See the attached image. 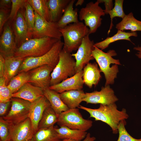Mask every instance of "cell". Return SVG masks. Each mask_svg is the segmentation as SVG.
Here are the masks:
<instances>
[{
	"mask_svg": "<svg viewBox=\"0 0 141 141\" xmlns=\"http://www.w3.org/2000/svg\"><path fill=\"white\" fill-rule=\"evenodd\" d=\"M86 111L96 121H100L107 124L111 128L114 134L118 132V127L120 122L129 117L125 109L121 111L118 109L115 103L108 105L100 104L97 109H92L80 105L78 108Z\"/></svg>",
	"mask_w": 141,
	"mask_h": 141,
	"instance_id": "cell-1",
	"label": "cell"
},
{
	"mask_svg": "<svg viewBox=\"0 0 141 141\" xmlns=\"http://www.w3.org/2000/svg\"><path fill=\"white\" fill-rule=\"evenodd\" d=\"M117 55L114 50H110L105 52L95 46L92 51V56L99 66L101 72L104 75L106 80L105 86L113 84L117 77L119 72L118 65L121 64L119 60L113 57Z\"/></svg>",
	"mask_w": 141,
	"mask_h": 141,
	"instance_id": "cell-2",
	"label": "cell"
},
{
	"mask_svg": "<svg viewBox=\"0 0 141 141\" xmlns=\"http://www.w3.org/2000/svg\"><path fill=\"white\" fill-rule=\"evenodd\" d=\"M59 40L48 37L30 39L17 48L14 56L24 58L42 56L49 51Z\"/></svg>",
	"mask_w": 141,
	"mask_h": 141,
	"instance_id": "cell-3",
	"label": "cell"
},
{
	"mask_svg": "<svg viewBox=\"0 0 141 141\" xmlns=\"http://www.w3.org/2000/svg\"><path fill=\"white\" fill-rule=\"evenodd\" d=\"M59 29L64 39L63 49L70 53L78 49L84 38L89 34V28L83 22L79 21Z\"/></svg>",
	"mask_w": 141,
	"mask_h": 141,
	"instance_id": "cell-4",
	"label": "cell"
},
{
	"mask_svg": "<svg viewBox=\"0 0 141 141\" xmlns=\"http://www.w3.org/2000/svg\"><path fill=\"white\" fill-rule=\"evenodd\" d=\"M64 43L58 40L46 54L39 57L25 58L19 68L18 73L28 72L36 68L48 65L54 68L59 60V54L63 48Z\"/></svg>",
	"mask_w": 141,
	"mask_h": 141,
	"instance_id": "cell-5",
	"label": "cell"
},
{
	"mask_svg": "<svg viewBox=\"0 0 141 141\" xmlns=\"http://www.w3.org/2000/svg\"><path fill=\"white\" fill-rule=\"evenodd\" d=\"M75 67V60L72 54L62 49L59 54L58 62L51 74L50 86L73 76L77 73Z\"/></svg>",
	"mask_w": 141,
	"mask_h": 141,
	"instance_id": "cell-6",
	"label": "cell"
},
{
	"mask_svg": "<svg viewBox=\"0 0 141 141\" xmlns=\"http://www.w3.org/2000/svg\"><path fill=\"white\" fill-rule=\"evenodd\" d=\"M98 0L95 3L91 2L82 8L79 12V18L84 20L85 25L89 28V34L95 33L102 24V16L105 14L104 10L99 6Z\"/></svg>",
	"mask_w": 141,
	"mask_h": 141,
	"instance_id": "cell-7",
	"label": "cell"
},
{
	"mask_svg": "<svg viewBox=\"0 0 141 141\" xmlns=\"http://www.w3.org/2000/svg\"><path fill=\"white\" fill-rule=\"evenodd\" d=\"M57 124L60 127L86 131L92 126L93 121L84 118L78 108L69 109L58 116Z\"/></svg>",
	"mask_w": 141,
	"mask_h": 141,
	"instance_id": "cell-8",
	"label": "cell"
},
{
	"mask_svg": "<svg viewBox=\"0 0 141 141\" xmlns=\"http://www.w3.org/2000/svg\"><path fill=\"white\" fill-rule=\"evenodd\" d=\"M35 23L32 38L48 37L61 40L62 35L57 22L48 21L34 12Z\"/></svg>",
	"mask_w": 141,
	"mask_h": 141,
	"instance_id": "cell-9",
	"label": "cell"
},
{
	"mask_svg": "<svg viewBox=\"0 0 141 141\" xmlns=\"http://www.w3.org/2000/svg\"><path fill=\"white\" fill-rule=\"evenodd\" d=\"M11 107L8 113L2 117L10 123L16 124L28 118L31 102L23 99L12 97Z\"/></svg>",
	"mask_w": 141,
	"mask_h": 141,
	"instance_id": "cell-10",
	"label": "cell"
},
{
	"mask_svg": "<svg viewBox=\"0 0 141 141\" xmlns=\"http://www.w3.org/2000/svg\"><path fill=\"white\" fill-rule=\"evenodd\" d=\"M89 35L88 34L84 38L77 52L72 54L75 60L77 73L83 70L90 61L94 59L92 52L94 49L95 43L93 40L90 39Z\"/></svg>",
	"mask_w": 141,
	"mask_h": 141,
	"instance_id": "cell-11",
	"label": "cell"
},
{
	"mask_svg": "<svg viewBox=\"0 0 141 141\" xmlns=\"http://www.w3.org/2000/svg\"><path fill=\"white\" fill-rule=\"evenodd\" d=\"M118 100L114 90L108 85L102 87L99 91L85 93L83 101L87 104L108 105L115 103Z\"/></svg>",
	"mask_w": 141,
	"mask_h": 141,
	"instance_id": "cell-12",
	"label": "cell"
},
{
	"mask_svg": "<svg viewBox=\"0 0 141 141\" xmlns=\"http://www.w3.org/2000/svg\"><path fill=\"white\" fill-rule=\"evenodd\" d=\"M17 48L11 23L8 21L0 36V54L4 58L14 56Z\"/></svg>",
	"mask_w": 141,
	"mask_h": 141,
	"instance_id": "cell-13",
	"label": "cell"
},
{
	"mask_svg": "<svg viewBox=\"0 0 141 141\" xmlns=\"http://www.w3.org/2000/svg\"><path fill=\"white\" fill-rule=\"evenodd\" d=\"M54 68L45 65L28 71L29 78L28 82L43 90L49 88L50 86L51 74Z\"/></svg>",
	"mask_w": 141,
	"mask_h": 141,
	"instance_id": "cell-14",
	"label": "cell"
},
{
	"mask_svg": "<svg viewBox=\"0 0 141 141\" xmlns=\"http://www.w3.org/2000/svg\"><path fill=\"white\" fill-rule=\"evenodd\" d=\"M9 128L10 136L12 141L28 140L33 138L35 133L29 118L16 124L10 123Z\"/></svg>",
	"mask_w": 141,
	"mask_h": 141,
	"instance_id": "cell-15",
	"label": "cell"
},
{
	"mask_svg": "<svg viewBox=\"0 0 141 141\" xmlns=\"http://www.w3.org/2000/svg\"><path fill=\"white\" fill-rule=\"evenodd\" d=\"M22 9H21L19 10L16 17L11 23L17 48L30 39Z\"/></svg>",
	"mask_w": 141,
	"mask_h": 141,
	"instance_id": "cell-16",
	"label": "cell"
},
{
	"mask_svg": "<svg viewBox=\"0 0 141 141\" xmlns=\"http://www.w3.org/2000/svg\"><path fill=\"white\" fill-rule=\"evenodd\" d=\"M50 105L49 101L44 96L31 102L28 118L31 120L35 133L38 130V124L45 110Z\"/></svg>",
	"mask_w": 141,
	"mask_h": 141,
	"instance_id": "cell-17",
	"label": "cell"
},
{
	"mask_svg": "<svg viewBox=\"0 0 141 141\" xmlns=\"http://www.w3.org/2000/svg\"><path fill=\"white\" fill-rule=\"evenodd\" d=\"M83 74V70L59 83L50 86L49 88L59 93L70 90H82L84 84Z\"/></svg>",
	"mask_w": 141,
	"mask_h": 141,
	"instance_id": "cell-18",
	"label": "cell"
},
{
	"mask_svg": "<svg viewBox=\"0 0 141 141\" xmlns=\"http://www.w3.org/2000/svg\"><path fill=\"white\" fill-rule=\"evenodd\" d=\"M44 96L43 89L27 82L18 91L13 94L12 97L19 98L32 102Z\"/></svg>",
	"mask_w": 141,
	"mask_h": 141,
	"instance_id": "cell-19",
	"label": "cell"
},
{
	"mask_svg": "<svg viewBox=\"0 0 141 141\" xmlns=\"http://www.w3.org/2000/svg\"><path fill=\"white\" fill-rule=\"evenodd\" d=\"M97 64L89 63L83 69V78L84 84L89 88L98 83L101 76Z\"/></svg>",
	"mask_w": 141,
	"mask_h": 141,
	"instance_id": "cell-20",
	"label": "cell"
},
{
	"mask_svg": "<svg viewBox=\"0 0 141 141\" xmlns=\"http://www.w3.org/2000/svg\"><path fill=\"white\" fill-rule=\"evenodd\" d=\"M60 94L62 101L69 109L78 108L85 96L82 90L68 91Z\"/></svg>",
	"mask_w": 141,
	"mask_h": 141,
	"instance_id": "cell-21",
	"label": "cell"
},
{
	"mask_svg": "<svg viewBox=\"0 0 141 141\" xmlns=\"http://www.w3.org/2000/svg\"><path fill=\"white\" fill-rule=\"evenodd\" d=\"M71 0H48L47 4L50 21L58 22Z\"/></svg>",
	"mask_w": 141,
	"mask_h": 141,
	"instance_id": "cell-22",
	"label": "cell"
},
{
	"mask_svg": "<svg viewBox=\"0 0 141 141\" xmlns=\"http://www.w3.org/2000/svg\"><path fill=\"white\" fill-rule=\"evenodd\" d=\"M4 77L6 84L16 75L24 58L12 56L4 57Z\"/></svg>",
	"mask_w": 141,
	"mask_h": 141,
	"instance_id": "cell-23",
	"label": "cell"
},
{
	"mask_svg": "<svg viewBox=\"0 0 141 141\" xmlns=\"http://www.w3.org/2000/svg\"><path fill=\"white\" fill-rule=\"evenodd\" d=\"M43 90L44 96L49 101L51 107L58 115L69 109L62 101L59 93L49 88Z\"/></svg>",
	"mask_w": 141,
	"mask_h": 141,
	"instance_id": "cell-24",
	"label": "cell"
},
{
	"mask_svg": "<svg viewBox=\"0 0 141 141\" xmlns=\"http://www.w3.org/2000/svg\"><path fill=\"white\" fill-rule=\"evenodd\" d=\"M75 0H71L66 8L62 17L57 22L58 28H63L72 23L79 22L77 9L74 10L73 6Z\"/></svg>",
	"mask_w": 141,
	"mask_h": 141,
	"instance_id": "cell-25",
	"label": "cell"
},
{
	"mask_svg": "<svg viewBox=\"0 0 141 141\" xmlns=\"http://www.w3.org/2000/svg\"><path fill=\"white\" fill-rule=\"evenodd\" d=\"M136 32H126L118 30L117 33L114 36L107 37L104 40L95 43L94 46L102 50L107 48L110 44L120 40H126L131 42L130 37L132 36L137 37Z\"/></svg>",
	"mask_w": 141,
	"mask_h": 141,
	"instance_id": "cell-26",
	"label": "cell"
},
{
	"mask_svg": "<svg viewBox=\"0 0 141 141\" xmlns=\"http://www.w3.org/2000/svg\"><path fill=\"white\" fill-rule=\"evenodd\" d=\"M116 28L122 31L128 30L132 32L141 31V21L136 19L131 12L126 15L121 21L116 25Z\"/></svg>",
	"mask_w": 141,
	"mask_h": 141,
	"instance_id": "cell-27",
	"label": "cell"
},
{
	"mask_svg": "<svg viewBox=\"0 0 141 141\" xmlns=\"http://www.w3.org/2000/svg\"><path fill=\"white\" fill-rule=\"evenodd\" d=\"M55 130L61 139L67 138L80 141L85 138L87 133L86 131L72 129L64 126L55 128Z\"/></svg>",
	"mask_w": 141,
	"mask_h": 141,
	"instance_id": "cell-28",
	"label": "cell"
},
{
	"mask_svg": "<svg viewBox=\"0 0 141 141\" xmlns=\"http://www.w3.org/2000/svg\"><path fill=\"white\" fill-rule=\"evenodd\" d=\"M55 128L53 126L38 130L34 134V141H61Z\"/></svg>",
	"mask_w": 141,
	"mask_h": 141,
	"instance_id": "cell-29",
	"label": "cell"
},
{
	"mask_svg": "<svg viewBox=\"0 0 141 141\" xmlns=\"http://www.w3.org/2000/svg\"><path fill=\"white\" fill-rule=\"evenodd\" d=\"M58 116L51 105L48 107L45 110L39 123L38 130L54 126L57 123Z\"/></svg>",
	"mask_w": 141,
	"mask_h": 141,
	"instance_id": "cell-30",
	"label": "cell"
},
{
	"mask_svg": "<svg viewBox=\"0 0 141 141\" xmlns=\"http://www.w3.org/2000/svg\"><path fill=\"white\" fill-rule=\"evenodd\" d=\"M29 78L28 71L20 72L11 79L7 86L13 94L16 92L26 83L28 82Z\"/></svg>",
	"mask_w": 141,
	"mask_h": 141,
	"instance_id": "cell-31",
	"label": "cell"
},
{
	"mask_svg": "<svg viewBox=\"0 0 141 141\" xmlns=\"http://www.w3.org/2000/svg\"><path fill=\"white\" fill-rule=\"evenodd\" d=\"M34 11L42 18L50 21L47 0H27Z\"/></svg>",
	"mask_w": 141,
	"mask_h": 141,
	"instance_id": "cell-32",
	"label": "cell"
},
{
	"mask_svg": "<svg viewBox=\"0 0 141 141\" xmlns=\"http://www.w3.org/2000/svg\"><path fill=\"white\" fill-rule=\"evenodd\" d=\"M24 11V16L27 25L29 37L32 38L31 34L33 31L35 23L34 11L30 4L27 1Z\"/></svg>",
	"mask_w": 141,
	"mask_h": 141,
	"instance_id": "cell-33",
	"label": "cell"
},
{
	"mask_svg": "<svg viewBox=\"0 0 141 141\" xmlns=\"http://www.w3.org/2000/svg\"><path fill=\"white\" fill-rule=\"evenodd\" d=\"M123 0H115L114 7L108 13V14L109 15L111 18V23L108 32V35L113 26V19L115 17H118L122 19L126 15L123 9Z\"/></svg>",
	"mask_w": 141,
	"mask_h": 141,
	"instance_id": "cell-34",
	"label": "cell"
},
{
	"mask_svg": "<svg viewBox=\"0 0 141 141\" xmlns=\"http://www.w3.org/2000/svg\"><path fill=\"white\" fill-rule=\"evenodd\" d=\"M13 93L6 84L4 77H0V102H6L10 101Z\"/></svg>",
	"mask_w": 141,
	"mask_h": 141,
	"instance_id": "cell-35",
	"label": "cell"
},
{
	"mask_svg": "<svg viewBox=\"0 0 141 141\" xmlns=\"http://www.w3.org/2000/svg\"><path fill=\"white\" fill-rule=\"evenodd\" d=\"M126 123L124 120L121 121L119 124L118 127L119 136L117 141H141V138H135L129 134L125 127Z\"/></svg>",
	"mask_w": 141,
	"mask_h": 141,
	"instance_id": "cell-36",
	"label": "cell"
},
{
	"mask_svg": "<svg viewBox=\"0 0 141 141\" xmlns=\"http://www.w3.org/2000/svg\"><path fill=\"white\" fill-rule=\"evenodd\" d=\"M11 9L8 20L11 23L16 17L19 10L25 7L27 0H11Z\"/></svg>",
	"mask_w": 141,
	"mask_h": 141,
	"instance_id": "cell-37",
	"label": "cell"
},
{
	"mask_svg": "<svg viewBox=\"0 0 141 141\" xmlns=\"http://www.w3.org/2000/svg\"><path fill=\"white\" fill-rule=\"evenodd\" d=\"M10 123L0 117V137L1 141L11 139L10 133Z\"/></svg>",
	"mask_w": 141,
	"mask_h": 141,
	"instance_id": "cell-38",
	"label": "cell"
},
{
	"mask_svg": "<svg viewBox=\"0 0 141 141\" xmlns=\"http://www.w3.org/2000/svg\"><path fill=\"white\" fill-rule=\"evenodd\" d=\"M9 9H0V32L2 33L4 26L8 20Z\"/></svg>",
	"mask_w": 141,
	"mask_h": 141,
	"instance_id": "cell-39",
	"label": "cell"
},
{
	"mask_svg": "<svg viewBox=\"0 0 141 141\" xmlns=\"http://www.w3.org/2000/svg\"><path fill=\"white\" fill-rule=\"evenodd\" d=\"M100 3H104L105 9L104 10L105 14H108L109 12L113 8V2L112 0H98Z\"/></svg>",
	"mask_w": 141,
	"mask_h": 141,
	"instance_id": "cell-40",
	"label": "cell"
},
{
	"mask_svg": "<svg viewBox=\"0 0 141 141\" xmlns=\"http://www.w3.org/2000/svg\"><path fill=\"white\" fill-rule=\"evenodd\" d=\"M10 104V101L6 102H0L1 117H3L5 116Z\"/></svg>",
	"mask_w": 141,
	"mask_h": 141,
	"instance_id": "cell-41",
	"label": "cell"
},
{
	"mask_svg": "<svg viewBox=\"0 0 141 141\" xmlns=\"http://www.w3.org/2000/svg\"><path fill=\"white\" fill-rule=\"evenodd\" d=\"M12 2L11 0H0V9H9L11 7Z\"/></svg>",
	"mask_w": 141,
	"mask_h": 141,
	"instance_id": "cell-42",
	"label": "cell"
},
{
	"mask_svg": "<svg viewBox=\"0 0 141 141\" xmlns=\"http://www.w3.org/2000/svg\"><path fill=\"white\" fill-rule=\"evenodd\" d=\"M4 77V58L0 54V77Z\"/></svg>",
	"mask_w": 141,
	"mask_h": 141,
	"instance_id": "cell-43",
	"label": "cell"
},
{
	"mask_svg": "<svg viewBox=\"0 0 141 141\" xmlns=\"http://www.w3.org/2000/svg\"><path fill=\"white\" fill-rule=\"evenodd\" d=\"M133 49L137 51L136 54V56L138 58L141 59V46H138L135 47L133 48Z\"/></svg>",
	"mask_w": 141,
	"mask_h": 141,
	"instance_id": "cell-44",
	"label": "cell"
},
{
	"mask_svg": "<svg viewBox=\"0 0 141 141\" xmlns=\"http://www.w3.org/2000/svg\"><path fill=\"white\" fill-rule=\"evenodd\" d=\"M96 138L94 137L91 136V134L90 133H87L85 138L83 141H95Z\"/></svg>",
	"mask_w": 141,
	"mask_h": 141,
	"instance_id": "cell-45",
	"label": "cell"
},
{
	"mask_svg": "<svg viewBox=\"0 0 141 141\" xmlns=\"http://www.w3.org/2000/svg\"><path fill=\"white\" fill-rule=\"evenodd\" d=\"M84 2V0H78L75 4V6H77L81 5Z\"/></svg>",
	"mask_w": 141,
	"mask_h": 141,
	"instance_id": "cell-46",
	"label": "cell"
},
{
	"mask_svg": "<svg viewBox=\"0 0 141 141\" xmlns=\"http://www.w3.org/2000/svg\"><path fill=\"white\" fill-rule=\"evenodd\" d=\"M60 141H77L75 140H72L70 139H62V140H61Z\"/></svg>",
	"mask_w": 141,
	"mask_h": 141,
	"instance_id": "cell-47",
	"label": "cell"
},
{
	"mask_svg": "<svg viewBox=\"0 0 141 141\" xmlns=\"http://www.w3.org/2000/svg\"><path fill=\"white\" fill-rule=\"evenodd\" d=\"M25 141H34V139L33 137L32 139H30L27 140Z\"/></svg>",
	"mask_w": 141,
	"mask_h": 141,
	"instance_id": "cell-48",
	"label": "cell"
},
{
	"mask_svg": "<svg viewBox=\"0 0 141 141\" xmlns=\"http://www.w3.org/2000/svg\"><path fill=\"white\" fill-rule=\"evenodd\" d=\"M6 141H12L11 139H8Z\"/></svg>",
	"mask_w": 141,
	"mask_h": 141,
	"instance_id": "cell-49",
	"label": "cell"
}]
</instances>
